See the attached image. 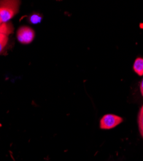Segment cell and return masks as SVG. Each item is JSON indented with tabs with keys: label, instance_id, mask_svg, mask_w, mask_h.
<instances>
[{
	"label": "cell",
	"instance_id": "52a82bcc",
	"mask_svg": "<svg viewBox=\"0 0 143 161\" xmlns=\"http://www.w3.org/2000/svg\"><path fill=\"white\" fill-rule=\"evenodd\" d=\"M42 20V17L38 14H34L29 18V21L32 24H37Z\"/></svg>",
	"mask_w": 143,
	"mask_h": 161
},
{
	"label": "cell",
	"instance_id": "ba28073f",
	"mask_svg": "<svg viewBox=\"0 0 143 161\" xmlns=\"http://www.w3.org/2000/svg\"><path fill=\"white\" fill-rule=\"evenodd\" d=\"M140 91L141 93V95L143 96V79L142 80V81L140 85Z\"/></svg>",
	"mask_w": 143,
	"mask_h": 161
},
{
	"label": "cell",
	"instance_id": "3957f363",
	"mask_svg": "<svg viewBox=\"0 0 143 161\" xmlns=\"http://www.w3.org/2000/svg\"><path fill=\"white\" fill-rule=\"evenodd\" d=\"M34 36V31L28 26H22L17 32L18 41L23 44H29L31 43L33 41Z\"/></svg>",
	"mask_w": 143,
	"mask_h": 161
},
{
	"label": "cell",
	"instance_id": "6da1fadb",
	"mask_svg": "<svg viewBox=\"0 0 143 161\" xmlns=\"http://www.w3.org/2000/svg\"><path fill=\"white\" fill-rule=\"evenodd\" d=\"M19 2L2 1L0 2V18L3 23L10 21L18 11Z\"/></svg>",
	"mask_w": 143,
	"mask_h": 161
},
{
	"label": "cell",
	"instance_id": "8992f818",
	"mask_svg": "<svg viewBox=\"0 0 143 161\" xmlns=\"http://www.w3.org/2000/svg\"><path fill=\"white\" fill-rule=\"evenodd\" d=\"M138 125L139 130L142 137L143 138V105L140 109L139 115H138Z\"/></svg>",
	"mask_w": 143,
	"mask_h": 161
},
{
	"label": "cell",
	"instance_id": "5b68a950",
	"mask_svg": "<svg viewBox=\"0 0 143 161\" xmlns=\"http://www.w3.org/2000/svg\"><path fill=\"white\" fill-rule=\"evenodd\" d=\"M8 34L0 32V53L3 50L8 42Z\"/></svg>",
	"mask_w": 143,
	"mask_h": 161
},
{
	"label": "cell",
	"instance_id": "7a4b0ae2",
	"mask_svg": "<svg viewBox=\"0 0 143 161\" xmlns=\"http://www.w3.org/2000/svg\"><path fill=\"white\" fill-rule=\"evenodd\" d=\"M123 119L114 114H106L100 120V128L102 130H110L120 125Z\"/></svg>",
	"mask_w": 143,
	"mask_h": 161
},
{
	"label": "cell",
	"instance_id": "277c9868",
	"mask_svg": "<svg viewBox=\"0 0 143 161\" xmlns=\"http://www.w3.org/2000/svg\"><path fill=\"white\" fill-rule=\"evenodd\" d=\"M134 72L139 76L143 75V58H137L133 66Z\"/></svg>",
	"mask_w": 143,
	"mask_h": 161
}]
</instances>
